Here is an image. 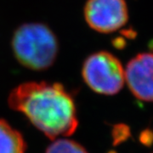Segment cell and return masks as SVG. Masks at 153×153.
Here are the masks:
<instances>
[{"label":"cell","mask_w":153,"mask_h":153,"mask_svg":"<svg viewBox=\"0 0 153 153\" xmlns=\"http://www.w3.org/2000/svg\"><path fill=\"white\" fill-rule=\"evenodd\" d=\"M125 82L137 99L153 102V54L140 53L132 58L124 71Z\"/></svg>","instance_id":"obj_5"},{"label":"cell","mask_w":153,"mask_h":153,"mask_svg":"<svg viewBox=\"0 0 153 153\" xmlns=\"http://www.w3.org/2000/svg\"><path fill=\"white\" fill-rule=\"evenodd\" d=\"M85 83L96 93L105 95L117 94L125 82L124 69L120 60L107 51L95 52L82 64Z\"/></svg>","instance_id":"obj_3"},{"label":"cell","mask_w":153,"mask_h":153,"mask_svg":"<svg viewBox=\"0 0 153 153\" xmlns=\"http://www.w3.org/2000/svg\"><path fill=\"white\" fill-rule=\"evenodd\" d=\"M12 49L16 60L34 71L48 69L55 62L59 44L55 33L43 23H26L15 31Z\"/></svg>","instance_id":"obj_2"},{"label":"cell","mask_w":153,"mask_h":153,"mask_svg":"<svg viewBox=\"0 0 153 153\" xmlns=\"http://www.w3.org/2000/svg\"><path fill=\"white\" fill-rule=\"evenodd\" d=\"M8 103L50 139L71 135L78 125L74 100L58 82L22 83L11 91Z\"/></svg>","instance_id":"obj_1"},{"label":"cell","mask_w":153,"mask_h":153,"mask_svg":"<svg viewBox=\"0 0 153 153\" xmlns=\"http://www.w3.org/2000/svg\"><path fill=\"white\" fill-rule=\"evenodd\" d=\"M84 17L94 31L111 33L123 27L128 20L125 0H88Z\"/></svg>","instance_id":"obj_4"},{"label":"cell","mask_w":153,"mask_h":153,"mask_svg":"<svg viewBox=\"0 0 153 153\" xmlns=\"http://www.w3.org/2000/svg\"><path fill=\"white\" fill-rule=\"evenodd\" d=\"M45 153H88L86 149L74 140L58 139L49 145Z\"/></svg>","instance_id":"obj_7"},{"label":"cell","mask_w":153,"mask_h":153,"mask_svg":"<svg viewBox=\"0 0 153 153\" xmlns=\"http://www.w3.org/2000/svg\"><path fill=\"white\" fill-rule=\"evenodd\" d=\"M27 145L20 132L0 119V153H26Z\"/></svg>","instance_id":"obj_6"}]
</instances>
